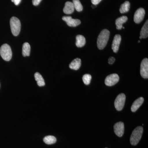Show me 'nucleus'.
<instances>
[{"label": "nucleus", "instance_id": "20e7f679", "mask_svg": "<svg viewBox=\"0 0 148 148\" xmlns=\"http://www.w3.org/2000/svg\"><path fill=\"white\" fill-rule=\"evenodd\" d=\"M0 55L5 61H10L12 57V51L8 45L5 44L1 46L0 48Z\"/></svg>", "mask_w": 148, "mask_h": 148}, {"label": "nucleus", "instance_id": "423d86ee", "mask_svg": "<svg viewBox=\"0 0 148 148\" xmlns=\"http://www.w3.org/2000/svg\"><path fill=\"white\" fill-rule=\"evenodd\" d=\"M119 77L116 74H112L108 76L105 79V84L108 86H112L119 81Z\"/></svg>", "mask_w": 148, "mask_h": 148}, {"label": "nucleus", "instance_id": "412c9836", "mask_svg": "<svg viewBox=\"0 0 148 148\" xmlns=\"http://www.w3.org/2000/svg\"><path fill=\"white\" fill-rule=\"evenodd\" d=\"M43 141L47 145H52L56 143V139L54 136L49 135L44 138Z\"/></svg>", "mask_w": 148, "mask_h": 148}, {"label": "nucleus", "instance_id": "cd10ccee", "mask_svg": "<svg viewBox=\"0 0 148 148\" xmlns=\"http://www.w3.org/2000/svg\"><path fill=\"white\" fill-rule=\"evenodd\" d=\"M140 39H142V37L140 36Z\"/></svg>", "mask_w": 148, "mask_h": 148}, {"label": "nucleus", "instance_id": "f3484780", "mask_svg": "<svg viewBox=\"0 0 148 148\" xmlns=\"http://www.w3.org/2000/svg\"><path fill=\"white\" fill-rule=\"evenodd\" d=\"M35 79L36 81L37 84L39 86H44L45 85V82L42 76L39 73L37 72L35 74Z\"/></svg>", "mask_w": 148, "mask_h": 148}, {"label": "nucleus", "instance_id": "5701e85b", "mask_svg": "<svg viewBox=\"0 0 148 148\" xmlns=\"http://www.w3.org/2000/svg\"><path fill=\"white\" fill-rule=\"evenodd\" d=\"M91 79V76L89 74H85L82 77L83 81L85 84L89 85Z\"/></svg>", "mask_w": 148, "mask_h": 148}, {"label": "nucleus", "instance_id": "39448f33", "mask_svg": "<svg viewBox=\"0 0 148 148\" xmlns=\"http://www.w3.org/2000/svg\"><path fill=\"white\" fill-rule=\"evenodd\" d=\"M125 95L124 93H121L119 94L116 98L114 102V106L117 111H121L124 107L125 101Z\"/></svg>", "mask_w": 148, "mask_h": 148}, {"label": "nucleus", "instance_id": "aec40b11", "mask_svg": "<svg viewBox=\"0 0 148 148\" xmlns=\"http://www.w3.org/2000/svg\"><path fill=\"white\" fill-rule=\"evenodd\" d=\"M130 3L128 1H126L121 6L120 12L121 13H124L129 11L130 9Z\"/></svg>", "mask_w": 148, "mask_h": 148}, {"label": "nucleus", "instance_id": "2eb2a0df", "mask_svg": "<svg viewBox=\"0 0 148 148\" xmlns=\"http://www.w3.org/2000/svg\"><path fill=\"white\" fill-rule=\"evenodd\" d=\"M127 17L125 16H122L117 18L116 20V29L118 30H120L122 28L123 24L126 22L127 20Z\"/></svg>", "mask_w": 148, "mask_h": 148}, {"label": "nucleus", "instance_id": "f8f14e48", "mask_svg": "<svg viewBox=\"0 0 148 148\" xmlns=\"http://www.w3.org/2000/svg\"><path fill=\"white\" fill-rule=\"evenodd\" d=\"M75 10V8L73 4L71 2H66L65 3L63 11L65 14H70L73 13Z\"/></svg>", "mask_w": 148, "mask_h": 148}, {"label": "nucleus", "instance_id": "f257e3e1", "mask_svg": "<svg viewBox=\"0 0 148 148\" xmlns=\"http://www.w3.org/2000/svg\"><path fill=\"white\" fill-rule=\"evenodd\" d=\"M110 35V32L107 29H104L101 31L97 41V46L99 49L101 50L106 47Z\"/></svg>", "mask_w": 148, "mask_h": 148}, {"label": "nucleus", "instance_id": "393cba45", "mask_svg": "<svg viewBox=\"0 0 148 148\" xmlns=\"http://www.w3.org/2000/svg\"><path fill=\"white\" fill-rule=\"evenodd\" d=\"M115 61V58L114 57H111L110 58H109L108 60V63L110 64H113L114 62Z\"/></svg>", "mask_w": 148, "mask_h": 148}, {"label": "nucleus", "instance_id": "7ed1b4c3", "mask_svg": "<svg viewBox=\"0 0 148 148\" xmlns=\"http://www.w3.org/2000/svg\"><path fill=\"white\" fill-rule=\"evenodd\" d=\"M10 25L12 34L15 36H18L21 30V24L20 20L16 17L13 16L11 18Z\"/></svg>", "mask_w": 148, "mask_h": 148}, {"label": "nucleus", "instance_id": "a211bd4d", "mask_svg": "<svg viewBox=\"0 0 148 148\" xmlns=\"http://www.w3.org/2000/svg\"><path fill=\"white\" fill-rule=\"evenodd\" d=\"M31 52V46L29 43L25 42L23 44L22 47V55L23 56H29Z\"/></svg>", "mask_w": 148, "mask_h": 148}, {"label": "nucleus", "instance_id": "bb28decb", "mask_svg": "<svg viewBox=\"0 0 148 148\" xmlns=\"http://www.w3.org/2000/svg\"><path fill=\"white\" fill-rule=\"evenodd\" d=\"M11 1L14 3L15 5H18L21 2V0H11Z\"/></svg>", "mask_w": 148, "mask_h": 148}, {"label": "nucleus", "instance_id": "1a4fd4ad", "mask_svg": "<svg viewBox=\"0 0 148 148\" xmlns=\"http://www.w3.org/2000/svg\"><path fill=\"white\" fill-rule=\"evenodd\" d=\"M62 19L66 21L67 25L70 27H76L81 24L80 20L78 19H74L71 16H64Z\"/></svg>", "mask_w": 148, "mask_h": 148}, {"label": "nucleus", "instance_id": "b1692460", "mask_svg": "<svg viewBox=\"0 0 148 148\" xmlns=\"http://www.w3.org/2000/svg\"><path fill=\"white\" fill-rule=\"evenodd\" d=\"M41 1L42 0H33L32 3H33V4L34 5L37 6L39 4Z\"/></svg>", "mask_w": 148, "mask_h": 148}, {"label": "nucleus", "instance_id": "c756f323", "mask_svg": "<svg viewBox=\"0 0 148 148\" xmlns=\"http://www.w3.org/2000/svg\"></svg>", "mask_w": 148, "mask_h": 148}, {"label": "nucleus", "instance_id": "0eeeda50", "mask_svg": "<svg viewBox=\"0 0 148 148\" xmlns=\"http://www.w3.org/2000/svg\"><path fill=\"white\" fill-rule=\"evenodd\" d=\"M140 74L143 78H148V59L145 58L141 62L140 66Z\"/></svg>", "mask_w": 148, "mask_h": 148}, {"label": "nucleus", "instance_id": "9b49d317", "mask_svg": "<svg viewBox=\"0 0 148 148\" xmlns=\"http://www.w3.org/2000/svg\"><path fill=\"white\" fill-rule=\"evenodd\" d=\"M121 40V36L120 35H115L114 37L112 44V48L114 53H117L118 51Z\"/></svg>", "mask_w": 148, "mask_h": 148}, {"label": "nucleus", "instance_id": "f03ea898", "mask_svg": "<svg viewBox=\"0 0 148 148\" xmlns=\"http://www.w3.org/2000/svg\"><path fill=\"white\" fill-rule=\"evenodd\" d=\"M143 132L142 126H138L134 129L130 138V142L132 145H136L140 142Z\"/></svg>", "mask_w": 148, "mask_h": 148}, {"label": "nucleus", "instance_id": "ddd939ff", "mask_svg": "<svg viewBox=\"0 0 148 148\" xmlns=\"http://www.w3.org/2000/svg\"><path fill=\"white\" fill-rule=\"evenodd\" d=\"M144 101V99L143 97H140L135 100L131 107V110L132 112H136L140 108V106H142Z\"/></svg>", "mask_w": 148, "mask_h": 148}, {"label": "nucleus", "instance_id": "6e6552de", "mask_svg": "<svg viewBox=\"0 0 148 148\" xmlns=\"http://www.w3.org/2000/svg\"><path fill=\"white\" fill-rule=\"evenodd\" d=\"M145 14V11L143 8L138 9L135 12L134 16V21L136 24H139L143 21Z\"/></svg>", "mask_w": 148, "mask_h": 148}, {"label": "nucleus", "instance_id": "dca6fc26", "mask_svg": "<svg viewBox=\"0 0 148 148\" xmlns=\"http://www.w3.org/2000/svg\"><path fill=\"white\" fill-rule=\"evenodd\" d=\"M86 42V39L84 36L80 35L77 36L76 45L77 47H82L85 45Z\"/></svg>", "mask_w": 148, "mask_h": 148}, {"label": "nucleus", "instance_id": "9d476101", "mask_svg": "<svg viewBox=\"0 0 148 148\" xmlns=\"http://www.w3.org/2000/svg\"><path fill=\"white\" fill-rule=\"evenodd\" d=\"M114 131L117 136L121 137L124 132V125L122 122H119L114 125Z\"/></svg>", "mask_w": 148, "mask_h": 148}, {"label": "nucleus", "instance_id": "4468645a", "mask_svg": "<svg viewBox=\"0 0 148 148\" xmlns=\"http://www.w3.org/2000/svg\"><path fill=\"white\" fill-rule=\"evenodd\" d=\"M81 66V60L79 58H76L72 61L69 65L70 69L74 70H78Z\"/></svg>", "mask_w": 148, "mask_h": 148}, {"label": "nucleus", "instance_id": "a878e982", "mask_svg": "<svg viewBox=\"0 0 148 148\" xmlns=\"http://www.w3.org/2000/svg\"><path fill=\"white\" fill-rule=\"evenodd\" d=\"M101 1L102 0H91L92 4L95 5H97L101 2Z\"/></svg>", "mask_w": 148, "mask_h": 148}, {"label": "nucleus", "instance_id": "c85d7f7f", "mask_svg": "<svg viewBox=\"0 0 148 148\" xmlns=\"http://www.w3.org/2000/svg\"><path fill=\"white\" fill-rule=\"evenodd\" d=\"M138 42L139 43H140V40L138 41Z\"/></svg>", "mask_w": 148, "mask_h": 148}, {"label": "nucleus", "instance_id": "4be33fe9", "mask_svg": "<svg viewBox=\"0 0 148 148\" xmlns=\"http://www.w3.org/2000/svg\"><path fill=\"white\" fill-rule=\"evenodd\" d=\"M75 9L78 12H81L83 10V6L79 0H73Z\"/></svg>", "mask_w": 148, "mask_h": 148}, {"label": "nucleus", "instance_id": "6ab92c4d", "mask_svg": "<svg viewBox=\"0 0 148 148\" xmlns=\"http://www.w3.org/2000/svg\"><path fill=\"white\" fill-rule=\"evenodd\" d=\"M140 36L142 38H146L148 36V21H146L144 26L142 27L140 32Z\"/></svg>", "mask_w": 148, "mask_h": 148}]
</instances>
